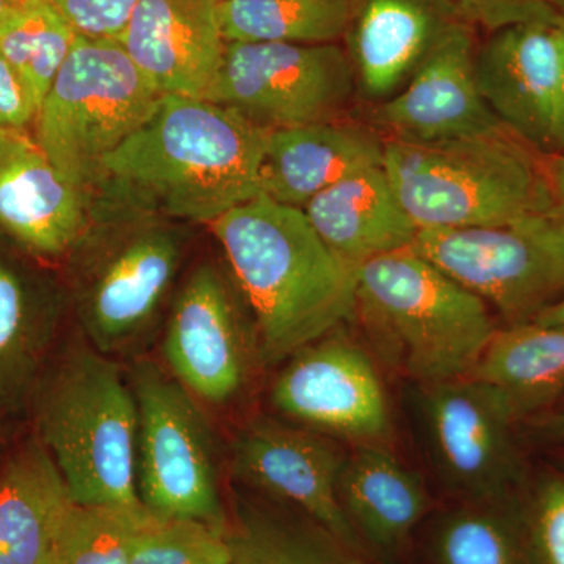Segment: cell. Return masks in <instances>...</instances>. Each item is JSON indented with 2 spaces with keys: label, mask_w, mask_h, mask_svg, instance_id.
<instances>
[{
  "label": "cell",
  "mask_w": 564,
  "mask_h": 564,
  "mask_svg": "<svg viewBox=\"0 0 564 564\" xmlns=\"http://www.w3.org/2000/svg\"><path fill=\"white\" fill-rule=\"evenodd\" d=\"M254 318L265 366L355 318L356 270L323 242L303 209L258 195L210 225Z\"/></svg>",
  "instance_id": "6da1fadb"
},
{
  "label": "cell",
  "mask_w": 564,
  "mask_h": 564,
  "mask_svg": "<svg viewBox=\"0 0 564 564\" xmlns=\"http://www.w3.org/2000/svg\"><path fill=\"white\" fill-rule=\"evenodd\" d=\"M267 135L207 99L162 96L150 120L104 159L101 182L162 218L212 225L261 195Z\"/></svg>",
  "instance_id": "7a4b0ae2"
},
{
  "label": "cell",
  "mask_w": 564,
  "mask_h": 564,
  "mask_svg": "<svg viewBox=\"0 0 564 564\" xmlns=\"http://www.w3.org/2000/svg\"><path fill=\"white\" fill-rule=\"evenodd\" d=\"M549 158L500 129L463 139H384L383 169L419 229L503 225L556 209Z\"/></svg>",
  "instance_id": "3957f363"
},
{
  "label": "cell",
  "mask_w": 564,
  "mask_h": 564,
  "mask_svg": "<svg viewBox=\"0 0 564 564\" xmlns=\"http://www.w3.org/2000/svg\"><path fill=\"white\" fill-rule=\"evenodd\" d=\"M355 317L414 386L469 377L497 332L484 300L411 248L356 270Z\"/></svg>",
  "instance_id": "277c9868"
},
{
  "label": "cell",
  "mask_w": 564,
  "mask_h": 564,
  "mask_svg": "<svg viewBox=\"0 0 564 564\" xmlns=\"http://www.w3.org/2000/svg\"><path fill=\"white\" fill-rule=\"evenodd\" d=\"M39 430L74 503L143 507L137 489L139 408L109 356L70 352L41 395Z\"/></svg>",
  "instance_id": "5b68a950"
},
{
  "label": "cell",
  "mask_w": 564,
  "mask_h": 564,
  "mask_svg": "<svg viewBox=\"0 0 564 564\" xmlns=\"http://www.w3.org/2000/svg\"><path fill=\"white\" fill-rule=\"evenodd\" d=\"M162 95L120 41L77 35L36 117V144L69 184H99L102 162L139 131Z\"/></svg>",
  "instance_id": "8992f818"
},
{
  "label": "cell",
  "mask_w": 564,
  "mask_h": 564,
  "mask_svg": "<svg viewBox=\"0 0 564 564\" xmlns=\"http://www.w3.org/2000/svg\"><path fill=\"white\" fill-rule=\"evenodd\" d=\"M411 250L494 307L507 325L533 322L564 299L558 209L503 225L419 229Z\"/></svg>",
  "instance_id": "52a82bcc"
},
{
  "label": "cell",
  "mask_w": 564,
  "mask_h": 564,
  "mask_svg": "<svg viewBox=\"0 0 564 564\" xmlns=\"http://www.w3.org/2000/svg\"><path fill=\"white\" fill-rule=\"evenodd\" d=\"M139 408L137 489L159 518L193 519L228 532L209 425L195 397L151 361L131 377Z\"/></svg>",
  "instance_id": "ba28073f"
},
{
  "label": "cell",
  "mask_w": 564,
  "mask_h": 564,
  "mask_svg": "<svg viewBox=\"0 0 564 564\" xmlns=\"http://www.w3.org/2000/svg\"><path fill=\"white\" fill-rule=\"evenodd\" d=\"M355 93L339 43H228L207 101L276 131L343 118Z\"/></svg>",
  "instance_id": "9c48e42d"
},
{
  "label": "cell",
  "mask_w": 564,
  "mask_h": 564,
  "mask_svg": "<svg viewBox=\"0 0 564 564\" xmlns=\"http://www.w3.org/2000/svg\"><path fill=\"white\" fill-rule=\"evenodd\" d=\"M414 404L430 459L448 491L462 502L519 496V422L499 393L464 377L414 386Z\"/></svg>",
  "instance_id": "30bf717a"
},
{
  "label": "cell",
  "mask_w": 564,
  "mask_h": 564,
  "mask_svg": "<svg viewBox=\"0 0 564 564\" xmlns=\"http://www.w3.org/2000/svg\"><path fill=\"white\" fill-rule=\"evenodd\" d=\"M343 328L285 361L273 383V406L323 436L389 445L393 417L383 380L369 352Z\"/></svg>",
  "instance_id": "8fae6325"
},
{
  "label": "cell",
  "mask_w": 564,
  "mask_h": 564,
  "mask_svg": "<svg viewBox=\"0 0 564 564\" xmlns=\"http://www.w3.org/2000/svg\"><path fill=\"white\" fill-rule=\"evenodd\" d=\"M184 237L144 218L115 236L80 288V318L96 350H124L150 326L181 265Z\"/></svg>",
  "instance_id": "7c38bea8"
},
{
  "label": "cell",
  "mask_w": 564,
  "mask_h": 564,
  "mask_svg": "<svg viewBox=\"0 0 564 564\" xmlns=\"http://www.w3.org/2000/svg\"><path fill=\"white\" fill-rule=\"evenodd\" d=\"M475 77L508 132L544 158L562 154L564 58L554 20L489 33L475 52Z\"/></svg>",
  "instance_id": "4fadbf2b"
},
{
  "label": "cell",
  "mask_w": 564,
  "mask_h": 564,
  "mask_svg": "<svg viewBox=\"0 0 564 564\" xmlns=\"http://www.w3.org/2000/svg\"><path fill=\"white\" fill-rule=\"evenodd\" d=\"M345 456L321 433L262 417L234 441L232 470L243 484L293 505L337 540L366 552L339 500Z\"/></svg>",
  "instance_id": "5bb4252c"
},
{
  "label": "cell",
  "mask_w": 564,
  "mask_h": 564,
  "mask_svg": "<svg viewBox=\"0 0 564 564\" xmlns=\"http://www.w3.org/2000/svg\"><path fill=\"white\" fill-rule=\"evenodd\" d=\"M231 285L217 267H196L177 293L163 356L195 399L225 404L242 391L250 356Z\"/></svg>",
  "instance_id": "9a60e30c"
},
{
  "label": "cell",
  "mask_w": 564,
  "mask_h": 564,
  "mask_svg": "<svg viewBox=\"0 0 564 564\" xmlns=\"http://www.w3.org/2000/svg\"><path fill=\"white\" fill-rule=\"evenodd\" d=\"M475 31L456 25L411 80L373 104V128L384 139L443 141L505 129L489 109L475 77Z\"/></svg>",
  "instance_id": "2e32d148"
},
{
  "label": "cell",
  "mask_w": 564,
  "mask_h": 564,
  "mask_svg": "<svg viewBox=\"0 0 564 564\" xmlns=\"http://www.w3.org/2000/svg\"><path fill=\"white\" fill-rule=\"evenodd\" d=\"M462 22L454 0H352L343 41L356 93L372 104L391 98Z\"/></svg>",
  "instance_id": "e0dca14e"
},
{
  "label": "cell",
  "mask_w": 564,
  "mask_h": 564,
  "mask_svg": "<svg viewBox=\"0 0 564 564\" xmlns=\"http://www.w3.org/2000/svg\"><path fill=\"white\" fill-rule=\"evenodd\" d=\"M120 44L162 96L207 99L225 57L215 0H139Z\"/></svg>",
  "instance_id": "ac0fdd59"
},
{
  "label": "cell",
  "mask_w": 564,
  "mask_h": 564,
  "mask_svg": "<svg viewBox=\"0 0 564 564\" xmlns=\"http://www.w3.org/2000/svg\"><path fill=\"white\" fill-rule=\"evenodd\" d=\"M84 199L36 141L0 132V229L11 239L43 258L66 254L87 228Z\"/></svg>",
  "instance_id": "d6986e66"
},
{
  "label": "cell",
  "mask_w": 564,
  "mask_h": 564,
  "mask_svg": "<svg viewBox=\"0 0 564 564\" xmlns=\"http://www.w3.org/2000/svg\"><path fill=\"white\" fill-rule=\"evenodd\" d=\"M383 161L384 137L373 126L336 118L276 129L267 135L261 193L304 209L326 188Z\"/></svg>",
  "instance_id": "ffe728a7"
},
{
  "label": "cell",
  "mask_w": 564,
  "mask_h": 564,
  "mask_svg": "<svg viewBox=\"0 0 564 564\" xmlns=\"http://www.w3.org/2000/svg\"><path fill=\"white\" fill-rule=\"evenodd\" d=\"M345 518L366 554L392 562L430 510L425 485L389 445H355L339 478Z\"/></svg>",
  "instance_id": "44dd1931"
},
{
  "label": "cell",
  "mask_w": 564,
  "mask_h": 564,
  "mask_svg": "<svg viewBox=\"0 0 564 564\" xmlns=\"http://www.w3.org/2000/svg\"><path fill=\"white\" fill-rule=\"evenodd\" d=\"M303 212L329 250L355 270L413 247L419 231L383 165L350 174L311 199Z\"/></svg>",
  "instance_id": "7402d4cb"
},
{
  "label": "cell",
  "mask_w": 564,
  "mask_h": 564,
  "mask_svg": "<svg viewBox=\"0 0 564 564\" xmlns=\"http://www.w3.org/2000/svg\"><path fill=\"white\" fill-rule=\"evenodd\" d=\"M73 507V497L40 440L11 455L0 470V564H54L62 527Z\"/></svg>",
  "instance_id": "603a6c76"
},
{
  "label": "cell",
  "mask_w": 564,
  "mask_h": 564,
  "mask_svg": "<svg viewBox=\"0 0 564 564\" xmlns=\"http://www.w3.org/2000/svg\"><path fill=\"white\" fill-rule=\"evenodd\" d=\"M469 378L499 393L519 423L549 413L564 397V326L497 328Z\"/></svg>",
  "instance_id": "cb8c5ba5"
},
{
  "label": "cell",
  "mask_w": 564,
  "mask_h": 564,
  "mask_svg": "<svg viewBox=\"0 0 564 564\" xmlns=\"http://www.w3.org/2000/svg\"><path fill=\"white\" fill-rule=\"evenodd\" d=\"M433 564L534 563L524 499L462 502L441 516L430 541Z\"/></svg>",
  "instance_id": "d4e9b609"
},
{
  "label": "cell",
  "mask_w": 564,
  "mask_h": 564,
  "mask_svg": "<svg viewBox=\"0 0 564 564\" xmlns=\"http://www.w3.org/2000/svg\"><path fill=\"white\" fill-rule=\"evenodd\" d=\"M232 564H377L310 518L248 505L229 530Z\"/></svg>",
  "instance_id": "484cf974"
},
{
  "label": "cell",
  "mask_w": 564,
  "mask_h": 564,
  "mask_svg": "<svg viewBox=\"0 0 564 564\" xmlns=\"http://www.w3.org/2000/svg\"><path fill=\"white\" fill-rule=\"evenodd\" d=\"M352 0H226V43L333 44L344 40Z\"/></svg>",
  "instance_id": "4316f807"
},
{
  "label": "cell",
  "mask_w": 564,
  "mask_h": 564,
  "mask_svg": "<svg viewBox=\"0 0 564 564\" xmlns=\"http://www.w3.org/2000/svg\"><path fill=\"white\" fill-rule=\"evenodd\" d=\"M77 33L50 0H35L0 22V52L28 85L39 109Z\"/></svg>",
  "instance_id": "83f0119b"
},
{
  "label": "cell",
  "mask_w": 564,
  "mask_h": 564,
  "mask_svg": "<svg viewBox=\"0 0 564 564\" xmlns=\"http://www.w3.org/2000/svg\"><path fill=\"white\" fill-rule=\"evenodd\" d=\"M152 513L144 507L74 503L58 538L54 564H132V544Z\"/></svg>",
  "instance_id": "f1b7e54d"
},
{
  "label": "cell",
  "mask_w": 564,
  "mask_h": 564,
  "mask_svg": "<svg viewBox=\"0 0 564 564\" xmlns=\"http://www.w3.org/2000/svg\"><path fill=\"white\" fill-rule=\"evenodd\" d=\"M132 564H232L229 530L151 516L132 544Z\"/></svg>",
  "instance_id": "f546056e"
},
{
  "label": "cell",
  "mask_w": 564,
  "mask_h": 564,
  "mask_svg": "<svg viewBox=\"0 0 564 564\" xmlns=\"http://www.w3.org/2000/svg\"><path fill=\"white\" fill-rule=\"evenodd\" d=\"M40 347L28 288L0 262V393L10 392L31 370Z\"/></svg>",
  "instance_id": "4dcf8cb0"
},
{
  "label": "cell",
  "mask_w": 564,
  "mask_h": 564,
  "mask_svg": "<svg viewBox=\"0 0 564 564\" xmlns=\"http://www.w3.org/2000/svg\"><path fill=\"white\" fill-rule=\"evenodd\" d=\"M524 510L534 563L564 564V466L536 481Z\"/></svg>",
  "instance_id": "1f68e13d"
},
{
  "label": "cell",
  "mask_w": 564,
  "mask_h": 564,
  "mask_svg": "<svg viewBox=\"0 0 564 564\" xmlns=\"http://www.w3.org/2000/svg\"><path fill=\"white\" fill-rule=\"evenodd\" d=\"M79 36L120 40L139 0H50Z\"/></svg>",
  "instance_id": "d6a6232c"
},
{
  "label": "cell",
  "mask_w": 564,
  "mask_h": 564,
  "mask_svg": "<svg viewBox=\"0 0 564 564\" xmlns=\"http://www.w3.org/2000/svg\"><path fill=\"white\" fill-rule=\"evenodd\" d=\"M467 24L484 28L489 33L521 24L552 21L558 13V0H454Z\"/></svg>",
  "instance_id": "836d02e7"
},
{
  "label": "cell",
  "mask_w": 564,
  "mask_h": 564,
  "mask_svg": "<svg viewBox=\"0 0 564 564\" xmlns=\"http://www.w3.org/2000/svg\"><path fill=\"white\" fill-rule=\"evenodd\" d=\"M39 110L28 85L0 52V132H24Z\"/></svg>",
  "instance_id": "e575fe53"
},
{
  "label": "cell",
  "mask_w": 564,
  "mask_h": 564,
  "mask_svg": "<svg viewBox=\"0 0 564 564\" xmlns=\"http://www.w3.org/2000/svg\"><path fill=\"white\" fill-rule=\"evenodd\" d=\"M534 441L541 444L564 445V410H552L527 421Z\"/></svg>",
  "instance_id": "d590c367"
},
{
  "label": "cell",
  "mask_w": 564,
  "mask_h": 564,
  "mask_svg": "<svg viewBox=\"0 0 564 564\" xmlns=\"http://www.w3.org/2000/svg\"><path fill=\"white\" fill-rule=\"evenodd\" d=\"M549 174L554 188L556 209L564 217V154L549 158Z\"/></svg>",
  "instance_id": "8d00e7d4"
},
{
  "label": "cell",
  "mask_w": 564,
  "mask_h": 564,
  "mask_svg": "<svg viewBox=\"0 0 564 564\" xmlns=\"http://www.w3.org/2000/svg\"><path fill=\"white\" fill-rule=\"evenodd\" d=\"M533 322L564 326V299L545 310L543 314L538 315Z\"/></svg>",
  "instance_id": "74e56055"
},
{
  "label": "cell",
  "mask_w": 564,
  "mask_h": 564,
  "mask_svg": "<svg viewBox=\"0 0 564 564\" xmlns=\"http://www.w3.org/2000/svg\"><path fill=\"white\" fill-rule=\"evenodd\" d=\"M35 0H0V22L9 20L11 14L18 13Z\"/></svg>",
  "instance_id": "f35d334b"
},
{
  "label": "cell",
  "mask_w": 564,
  "mask_h": 564,
  "mask_svg": "<svg viewBox=\"0 0 564 564\" xmlns=\"http://www.w3.org/2000/svg\"><path fill=\"white\" fill-rule=\"evenodd\" d=\"M555 28L558 32L560 41H562L563 58H564V10H558L555 17ZM564 154V106H563V121H562V154Z\"/></svg>",
  "instance_id": "ab89813d"
},
{
  "label": "cell",
  "mask_w": 564,
  "mask_h": 564,
  "mask_svg": "<svg viewBox=\"0 0 564 564\" xmlns=\"http://www.w3.org/2000/svg\"><path fill=\"white\" fill-rule=\"evenodd\" d=\"M555 410H564V397L562 402H560L558 406H556Z\"/></svg>",
  "instance_id": "60d3db41"
},
{
  "label": "cell",
  "mask_w": 564,
  "mask_h": 564,
  "mask_svg": "<svg viewBox=\"0 0 564 564\" xmlns=\"http://www.w3.org/2000/svg\"><path fill=\"white\" fill-rule=\"evenodd\" d=\"M560 10H564V0H558Z\"/></svg>",
  "instance_id": "b9f144b4"
},
{
  "label": "cell",
  "mask_w": 564,
  "mask_h": 564,
  "mask_svg": "<svg viewBox=\"0 0 564 564\" xmlns=\"http://www.w3.org/2000/svg\"><path fill=\"white\" fill-rule=\"evenodd\" d=\"M215 2L220 3V2H226V0H215Z\"/></svg>",
  "instance_id": "7bdbcfd3"
}]
</instances>
